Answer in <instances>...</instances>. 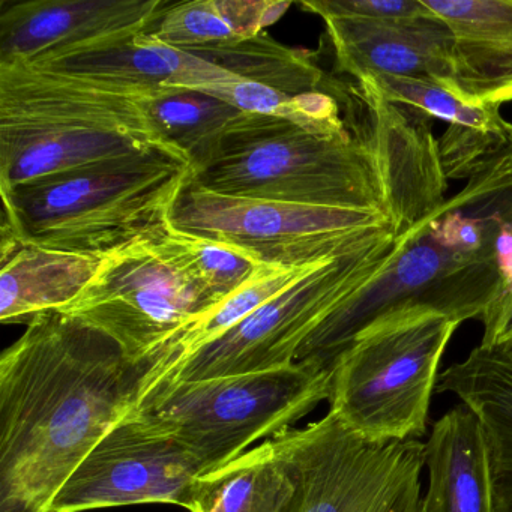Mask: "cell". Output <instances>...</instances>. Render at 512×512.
Segmentation results:
<instances>
[{
	"mask_svg": "<svg viewBox=\"0 0 512 512\" xmlns=\"http://www.w3.org/2000/svg\"><path fill=\"white\" fill-rule=\"evenodd\" d=\"M146 361L62 311L0 358V512H52L74 470L136 407Z\"/></svg>",
	"mask_w": 512,
	"mask_h": 512,
	"instance_id": "obj_1",
	"label": "cell"
},
{
	"mask_svg": "<svg viewBox=\"0 0 512 512\" xmlns=\"http://www.w3.org/2000/svg\"><path fill=\"white\" fill-rule=\"evenodd\" d=\"M344 121L352 134L320 136L281 119L245 113L193 182L221 196L322 208L394 212L391 154L401 122L373 79L347 88ZM392 224V223H391Z\"/></svg>",
	"mask_w": 512,
	"mask_h": 512,
	"instance_id": "obj_2",
	"label": "cell"
},
{
	"mask_svg": "<svg viewBox=\"0 0 512 512\" xmlns=\"http://www.w3.org/2000/svg\"><path fill=\"white\" fill-rule=\"evenodd\" d=\"M157 92L0 64V191L131 161L191 167L146 112Z\"/></svg>",
	"mask_w": 512,
	"mask_h": 512,
	"instance_id": "obj_3",
	"label": "cell"
},
{
	"mask_svg": "<svg viewBox=\"0 0 512 512\" xmlns=\"http://www.w3.org/2000/svg\"><path fill=\"white\" fill-rule=\"evenodd\" d=\"M193 169L164 160L131 161L40 179L0 191L2 260L23 245L104 257L170 226Z\"/></svg>",
	"mask_w": 512,
	"mask_h": 512,
	"instance_id": "obj_4",
	"label": "cell"
},
{
	"mask_svg": "<svg viewBox=\"0 0 512 512\" xmlns=\"http://www.w3.org/2000/svg\"><path fill=\"white\" fill-rule=\"evenodd\" d=\"M460 325L415 310L365 329L332 365L329 412L371 442L421 439L440 361Z\"/></svg>",
	"mask_w": 512,
	"mask_h": 512,
	"instance_id": "obj_5",
	"label": "cell"
},
{
	"mask_svg": "<svg viewBox=\"0 0 512 512\" xmlns=\"http://www.w3.org/2000/svg\"><path fill=\"white\" fill-rule=\"evenodd\" d=\"M332 370L311 361L239 376L182 382L133 410L172 434L205 472L293 428L331 397Z\"/></svg>",
	"mask_w": 512,
	"mask_h": 512,
	"instance_id": "obj_6",
	"label": "cell"
},
{
	"mask_svg": "<svg viewBox=\"0 0 512 512\" xmlns=\"http://www.w3.org/2000/svg\"><path fill=\"white\" fill-rule=\"evenodd\" d=\"M395 239L391 232L356 253L323 263L217 340L143 379L134 410L178 383L293 364L307 338L347 298L379 274L394 250Z\"/></svg>",
	"mask_w": 512,
	"mask_h": 512,
	"instance_id": "obj_7",
	"label": "cell"
},
{
	"mask_svg": "<svg viewBox=\"0 0 512 512\" xmlns=\"http://www.w3.org/2000/svg\"><path fill=\"white\" fill-rule=\"evenodd\" d=\"M295 485L287 512H424L425 442H371L332 412L271 439Z\"/></svg>",
	"mask_w": 512,
	"mask_h": 512,
	"instance_id": "obj_8",
	"label": "cell"
},
{
	"mask_svg": "<svg viewBox=\"0 0 512 512\" xmlns=\"http://www.w3.org/2000/svg\"><path fill=\"white\" fill-rule=\"evenodd\" d=\"M173 227L238 248L263 265H313L349 256L394 233L382 212L221 196L193 179L173 209Z\"/></svg>",
	"mask_w": 512,
	"mask_h": 512,
	"instance_id": "obj_9",
	"label": "cell"
},
{
	"mask_svg": "<svg viewBox=\"0 0 512 512\" xmlns=\"http://www.w3.org/2000/svg\"><path fill=\"white\" fill-rule=\"evenodd\" d=\"M160 235L104 257L82 295L58 310L106 332L137 362H148L221 302L176 262Z\"/></svg>",
	"mask_w": 512,
	"mask_h": 512,
	"instance_id": "obj_10",
	"label": "cell"
},
{
	"mask_svg": "<svg viewBox=\"0 0 512 512\" xmlns=\"http://www.w3.org/2000/svg\"><path fill=\"white\" fill-rule=\"evenodd\" d=\"M205 472L172 434L131 412L86 455L53 502L52 512H82L137 503L185 506Z\"/></svg>",
	"mask_w": 512,
	"mask_h": 512,
	"instance_id": "obj_11",
	"label": "cell"
},
{
	"mask_svg": "<svg viewBox=\"0 0 512 512\" xmlns=\"http://www.w3.org/2000/svg\"><path fill=\"white\" fill-rule=\"evenodd\" d=\"M164 0H26L0 13V64L34 62L71 47L145 31Z\"/></svg>",
	"mask_w": 512,
	"mask_h": 512,
	"instance_id": "obj_12",
	"label": "cell"
},
{
	"mask_svg": "<svg viewBox=\"0 0 512 512\" xmlns=\"http://www.w3.org/2000/svg\"><path fill=\"white\" fill-rule=\"evenodd\" d=\"M322 19L338 73L356 80L407 77L457 89L452 68V34L436 14L416 20L352 16Z\"/></svg>",
	"mask_w": 512,
	"mask_h": 512,
	"instance_id": "obj_13",
	"label": "cell"
},
{
	"mask_svg": "<svg viewBox=\"0 0 512 512\" xmlns=\"http://www.w3.org/2000/svg\"><path fill=\"white\" fill-rule=\"evenodd\" d=\"M26 64L149 91H200L206 86L238 79L197 53L176 49L145 31L71 47Z\"/></svg>",
	"mask_w": 512,
	"mask_h": 512,
	"instance_id": "obj_14",
	"label": "cell"
},
{
	"mask_svg": "<svg viewBox=\"0 0 512 512\" xmlns=\"http://www.w3.org/2000/svg\"><path fill=\"white\" fill-rule=\"evenodd\" d=\"M452 34L458 91L478 104L512 101V0H424Z\"/></svg>",
	"mask_w": 512,
	"mask_h": 512,
	"instance_id": "obj_15",
	"label": "cell"
},
{
	"mask_svg": "<svg viewBox=\"0 0 512 512\" xmlns=\"http://www.w3.org/2000/svg\"><path fill=\"white\" fill-rule=\"evenodd\" d=\"M425 467L424 512H494L484 430L466 404L434 422L425 442Z\"/></svg>",
	"mask_w": 512,
	"mask_h": 512,
	"instance_id": "obj_16",
	"label": "cell"
},
{
	"mask_svg": "<svg viewBox=\"0 0 512 512\" xmlns=\"http://www.w3.org/2000/svg\"><path fill=\"white\" fill-rule=\"evenodd\" d=\"M437 392L454 394L481 422L494 512H512V356L478 346L442 371Z\"/></svg>",
	"mask_w": 512,
	"mask_h": 512,
	"instance_id": "obj_17",
	"label": "cell"
},
{
	"mask_svg": "<svg viewBox=\"0 0 512 512\" xmlns=\"http://www.w3.org/2000/svg\"><path fill=\"white\" fill-rule=\"evenodd\" d=\"M103 259L23 245L2 260L0 322L26 323L76 301L89 286Z\"/></svg>",
	"mask_w": 512,
	"mask_h": 512,
	"instance_id": "obj_18",
	"label": "cell"
},
{
	"mask_svg": "<svg viewBox=\"0 0 512 512\" xmlns=\"http://www.w3.org/2000/svg\"><path fill=\"white\" fill-rule=\"evenodd\" d=\"M295 485L271 439L194 479L188 512H287Z\"/></svg>",
	"mask_w": 512,
	"mask_h": 512,
	"instance_id": "obj_19",
	"label": "cell"
},
{
	"mask_svg": "<svg viewBox=\"0 0 512 512\" xmlns=\"http://www.w3.org/2000/svg\"><path fill=\"white\" fill-rule=\"evenodd\" d=\"M292 7L275 0H191L169 4L146 34L182 50L230 46L266 32Z\"/></svg>",
	"mask_w": 512,
	"mask_h": 512,
	"instance_id": "obj_20",
	"label": "cell"
},
{
	"mask_svg": "<svg viewBox=\"0 0 512 512\" xmlns=\"http://www.w3.org/2000/svg\"><path fill=\"white\" fill-rule=\"evenodd\" d=\"M161 134L190 160L193 173L217 152L227 131L244 118L232 104L194 89H167L145 100Z\"/></svg>",
	"mask_w": 512,
	"mask_h": 512,
	"instance_id": "obj_21",
	"label": "cell"
},
{
	"mask_svg": "<svg viewBox=\"0 0 512 512\" xmlns=\"http://www.w3.org/2000/svg\"><path fill=\"white\" fill-rule=\"evenodd\" d=\"M338 259V257H337ZM332 260V259H331ZM323 262L313 265L284 268V266L265 265L248 283L232 295L227 296L220 304L215 305L205 316L191 323L187 328L173 335L151 359L149 370L143 379L155 376L166 368L172 367L185 356L199 350L205 344L217 340L230 329L235 328L239 322L250 316L251 313L280 295L287 287L310 274L314 269L322 266ZM142 379V380H143ZM142 383V382H140Z\"/></svg>",
	"mask_w": 512,
	"mask_h": 512,
	"instance_id": "obj_22",
	"label": "cell"
},
{
	"mask_svg": "<svg viewBox=\"0 0 512 512\" xmlns=\"http://www.w3.org/2000/svg\"><path fill=\"white\" fill-rule=\"evenodd\" d=\"M190 52L238 79L290 95L325 91L328 85L329 77L313 52L284 46L266 32L242 43Z\"/></svg>",
	"mask_w": 512,
	"mask_h": 512,
	"instance_id": "obj_23",
	"label": "cell"
},
{
	"mask_svg": "<svg viewBox=\"0 0 512 512\" xmlns=\"http://www.w3.org/2000/svg\"><path fill=\"white\" fill-rule=\"evenodd\" d=\"M200 91L214 95L242 112L281 119L320 136L352 134L341 116L343 110L337 98L325 91L290 95L242 79L206 86Z\"/></svg>",
	"mask_w": 512,
	"mask_h": 512,
	"instance_id": "obj_24",
	"label": "cell"
},
{
	"mask_svg": "<svg viewBox=\"0 0 512 512\" xmlns=\"http://www.w3.org/2000/svg\"><path fill=\"white\" fill-rule=\"evenodd\" d=\"M160 239L187 274L218 301L241 289L265 266L238 248L182 232L172 223Z\"/></svg>",
	"mask_w": 512,
	"mask_h": 512,
	"instance_id": "obj_25",
	"label": "cell"
},
{
	"mask_svg": "<svg viewBox=\"0 0 512 512\" xmlns=\"http://www.w3.org/2000/svg\"><path fill=\"white\" fill-rule=\"evenodd\" d=\"M392 103L404 104L427 113L448 127L472 128L512 137V124L503 119L500 107L467 100L457 89L407 77H371Z\"/></svg>",
	"mask_w": 512,
	"mask_h": 512,
	"instance_id": "obj_26",
	"label": "cell"
},
{
	"mask_svg": "<svg viewBox=\"0 0 512 512\" xmlns=\"http://www.w3.org/2000/svg\"><path fill=\"white\" fill-rule=\"evenodd\" d=\"M301 7L319 17L352 16L373 20H416L433 17L424 0H325L302 2Z\"/></svg>",
	"mask_w": 512,
	"mask_h": 512,
	"instance_id": "obj_27",
	"label": "cell"
},
{
	"mask_svg": "<svg viewBox=\"0 0 512 512\" xmlns=\"http://www.w3.org/2000/svg\"><path fill=\"white\" fill-rule=\"evenodd\" d=\"M481 322L484 334L479 346L512 356V295L494 304Z\"/></svg>",
	"mask_w": 512,
	"mask_h": 512,
	"instance_id": "obj_28",
	"label": "cell"
}]
</instances>
